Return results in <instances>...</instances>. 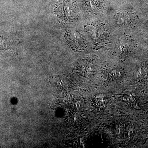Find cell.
Returning <instances> with one entry per match:
<instances>
[{
    "label": "cell",
    "mask_w": 148,
    "mask_h": 148,
    "mask_svg": "<svg viewBox=\"0 0 148 148\" xmlns=\"http://www.w3.org/2000/svg\"><path fill=\"white\" fill-rule=\"evenodd\" d=\"M56 14L66 23L72 22L77 16V7L73 0H61L56 10Z\"/></svg>",
    "instance_id": "6da1fadb"
},
{
    "label": "cell",
    "mask_w": 148,
    "mask_h": 148,
    "mask_svg": "<svg viewBox=\"0 0 148 148\" xmlns=\"http://www.w3.org/2000/svg\"><path fill=\"white\" fill-rule=\"evenodd\" d=\"M66 40L70 47L76 51H81L86 47L85 38L80 32L76 31H70L66 36Z\"/></svg>",
    "instance_id": "7a4b0ae2"
}]
</instances>
